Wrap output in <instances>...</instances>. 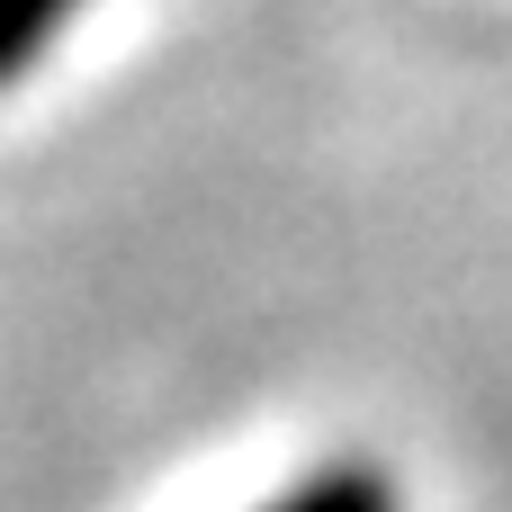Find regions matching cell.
<instances>
[{"instance_id":"obj_1","label":"cell","mask_w":512,"mask_h":512,"mask_svg":"<svg viewBox=\"0 0 512 512\" xmlns=\"http://www.w3.org/2000/svg\"><path fill=\"white\" fill-rule=\"evenodd\" d=\"M261 512H396V486L378 468H315V477L279 486Z\"/></svg>"}]
</instances>
